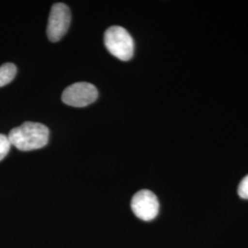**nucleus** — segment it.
I'll list each match as a JSON object with an SVG mask.
<instances>
[{
	"mask_svg": "<svg viewBox=\"0 0 248 248\" xmlns=\"http://www.w3.org/2000/svg\"><path fill=\"white\" fill-rule=\"evenodd\" d=\"M49 129L39 123L26 122L13 128L8 138L11 145L20 151H32L45 147L49 141Z\"/></svg>",
	"mask_w": 248,
	"mask_h": 248,
	"instance_id": "1",
	"label": "nucleus"
},
{
	"mask_svg": "<svg viewBox=\"0 0 248 248\" xmlns=\"http://www.w3.org/2000/svg\"><path fill=\"white\" fill-rule=\"evenodd\" d=\"M104 44L107 50L122 61L133 58L134 43L130 33L121 26L109 27L104 34Z\"/></svg>",
	"mask_w": 248,
	"mask_h": 248,
	"instance_id": "2",
	"label": "nucleus"
},
{
	"mask_svg": "<svg viewBox=\"0 0 248 248\" xmlns=\"http://www.w3.org/2000/svg\"><path fill=\"white\" fill-rule=\"evenodd\" d=\"M98 97V89L94 85L87 82H78L63 90L62 100L66 105L83 108L95 102Z\"/></svg>",
	"mask_w": 248,
	"mask_h": 248,
	"instance_id": "3",
	"label": "nucleus"
},
{
	"mask_svg": "<svg viewBox=\"0 0 248 248\" xmlns=\"http://www.w3.org/2000/svg\"><path fill=\"white\" fill-rule=\"evenodd\" d=\"M71 22L69 8L63 3L54 4L50 12L47 25V36L53 43L60 41L67 32Z\"/></svg>",
	"mask_w": 248,
	"mask_h": 248,
	"instance_id": "4",
	"label": "nucleus"
},
{
	"mask_svg": "<svg viewBox=\"0 0 248 248\" xmlns=\"http://www.w3.org/2000/svg\"><path fill=\"white\" fill-rule=\"evenodd\" d=\"M131 207L135 216L145 222L154 220L159 213V202L155 194L148 189L134 194Z\"/></svg>",
	"mask_w": 248,
	"mask_h": 248,
	"instance_id": "5",
	"label": "nucleus"
},
{
	"mask_svg": "<svg viewBox=\"0 0 248 248\" xmlns=\"http://www.w3.org/2000/svg\"><path fill=\"white\" fill-rule=\"evenodd\" d=\"M17 74V67L12 62H6L0 66V88L9 84Z\"/></svg>",
	"mask_w": 248,
	"mask_h": 248,
	"instance_id": "6",
	"label": "nucleus"
},
{
	"mask_svg": "<svg viewBox=\"0 0 248 248\" xmlns=\"http://www.w3.org/2000/svg\"><path fill=\"white\" fill-rule=\"evenodd\" d=\"M11 144L7 135L0 133V161L4 159L10 150Z\"/></svg>",
	"mask_w": 248,
	"mask_h": 248,
	"instance_id": "7",
	"label": "nucleus"
},
{
	"mask_svg": "<svg viewBox=\"0 0 248 248\" xmlns=\"http://www.w3.org/2000/svg\"><path fill=\"white\" fill-rule=\"evenodd\" d=\"M238 195L242 199L248 200V175L247 177H244L240 182Z\"/></svg>",
	"mask_w": 248,
	"mask_h": 248,
	"instance_id": "8",
	"label": "nucleus"
}]
</instances>
